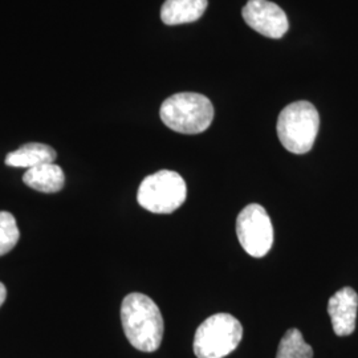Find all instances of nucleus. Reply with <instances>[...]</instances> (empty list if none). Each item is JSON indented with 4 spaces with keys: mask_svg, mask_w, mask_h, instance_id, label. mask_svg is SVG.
<instances>
[{
    "mask_svg": "<svg viewBox=\"0 0 358 358\" xmlns=\"http://www.w3.org/2000/svg\"><path fill=\"white\" fill-rule=\"evenodd\" d=\"M121 322L129 343L137 350L153 353L164 338V319L153 300L142 294H130L121 306Z\"/></svg>",
    "mask_w": 358,
    "mask_h": 358,
    "instance_id": "f257e3e1",
    "label": "nucleus"
},
{
    "mask_svg": "<svg viewBox=\"0 0 358 358\" xmlns=\"http://www.w3.org/2000/svg\"><path fill=\"white\" fill-rule=\"evenodd\" d=\"M167 128L182 134H199L210 128L214 120V106L199 93H177L164 101L159 109Z\"/></svg>",
    "mask_w": 358,
    "mask_h": 358,
    "instance_id": "f03ea898",
    "label": "nucleus"
},
{
    "mask_svg": "<svg viewBox=\"0 0 358 358\" xmlns=\"http://www.w3.org/2000/svg\"><path fill=\"white\" fill-rule=\"evenodd\" d=\"M320 128L317 109L308 101L287 105L278 118V136L282 146L294 154L312 150Z\"/></svg>",
    "mask_w": 358,
    "mask_h": 358,
    "instance_id": "7ed1b4c3",
    "label": "nucleus"
},
{
    "mask_svg": "<svg viewBox=\"0 0 358 358\" xmlns=\"http://www.w3.org/2000/svg\"><path fill=\"white\" fill-rule=\"evenodd\" d=\"M243 327L229 313H217L195 332L194 353L198 358H224L241 344Z\"/></svg>",
    "mask_w": 358,
    "mask_h": 358,
    "instance_id": "20e7f679",
    "label": "nucleus"
},
{
    "mask_svg": "<svg viewBox=\"0 0 358 358\" xmlns=\"http://www.w3.org/2000/svg\"><path fill=\"white\" fill-rule=\"evenodd\" d=\"M186 195V182L178 173L159 170L142 180L137 201L154 214H171L185 203Z\"/></svg>",
    "mask_w": 358,
    "mask_h": 358,
    "instance_id": "39448f33",
    "label": "nucleus"
},
{
    "mask_svg": "<svg viewBox=\"0 0 358 358\" xmlns=\"http://www.w3.org/2000/svg\"><path fill=\"white\" fill-rule=\"evenodd\" d=\"M239 243L248 255L263 257L273 244V227L263 206H245L236 219Z\"/></svg>",
    "mask_w": 358,
    "mask_h": 358,
    "instance_id": "423d86ee",
    "label": "nucleus"
},
{
    "mask_svg": "<svg viewBox=\"0 0 358 358\" xmlns=\"http://www.w3.org/2000/svg\"><path fill=\"white\" fill-rule=\"evenodd\" d=\"M242 15L248 26L266 38H282L289 28L285 13L268 0H248Z\"/></svg>",
    "mask_w": 358,
    "mask_h": 358,
    "instance_id": "0eeeda50",
    "label": "nucleus"
},
{
    "mask_svg": "<svg viewBox=\"0 0 358 358\" xmlns=\"http://www.w3.org/2000/svg\"><path fill=\"white\" fill-rule=\"evenodd\" d=\"M358 294L353 288H343L329 299L328 313L332 320L333 331L340 336H349L356 329Z\"/></svg>",
    "mask_w": 358,
    "mask_h": 358,
    "instance_id": "6e6552de",
    "label": "nucleus"
},
{
    "mask_svg": "<svg viewBox=\"0 0 358 358\" xmlns=\"http://www.w3.org/2000/svg\"><path fill=\"white\" fill-rule=\"evenodd\" d=\"M207 0H166L161 8V19L167 26H179L201 19Z\"/></svg>",
    "mask_w": 358,
    "mask_h": 358,
    "instance_id": "1a4fd4ad",
    "label": "nucleus"
},
{
    "mask_svg": "<svg viewBox=\"0 0 358 358\" xmlns=\"http://www.w3.org/2000/svg\"><path fill=\"white\" fill-rule=\"evenodd\" d=\"M23 182L28 187L36 192L55 194L63 190L64 187V171L55 162L43 164V165L28 169L23 176Z\"/></svg>",
    "mask_w": 358,
    "mask_h": 358,
    "instance_id": "9d476101",
    "label": "nucleus"
},
{
    "mask_svg": "<svg viewBox=\"0 0 358 358\" xmlns=\"http://www.w3.org/2000/svg\"><path fill=\"white\" fill-rule=\"evenodd\" d=\"M55 159H56V152L53 148L45 143L31 142L20 146L13 153L7 154L6 165L11 167L32 169L43 164H53Z\"/></svg>",
    "mask_w": 358,
    "mask_h": 358,
    "instance_id": "9b49d317",
    "label": "nucleus"
},
{
    "mask_svg": "<svg viewBox=\"0 0 358 358\" xmlns=\"http://www.w3.org/2000/svg\"><path fill=\"white\" fill-rule=\"evenodd\" d=\"M276 358H313V349L299 329H289L282 336Z\"/></svg>",
    "mask_w": 358,
    "mask_h": 358,
    "instance_id": "f8f14e48",
    "label": "nucleus"
},
{
    "mask_svg": "<svg viewBox=\"0 0 358 358\" xmlns=\"http://www.w3.org/2000/svg\"><path fill=\"white\" fill-rule=\"evenodd\" d=\"M20 239L16 219L7 211H0V256L13 251Z\"/></svg>",
    "mask_w": 358,
    "mask_h": 358,
    "instance_id": "ddd939ff",
    "label": "nucleus"
},
{
    "mask_svg": "<svg viewBox=\"0 0 358 358\" xmlns=\"http://www.w3.org/2000/svg\"><path fill=\"white\" fill-rule=\"evenodd\" d=\"M6 297H7V289H6L4 284L0 282V307H1L3 303L6 301Z\"/></svg>",
    "mask_w": 358,
    "mask_h": 358,
    "instance_id": "4468645a",
    "label": "nucleus"
}]
</instances>
